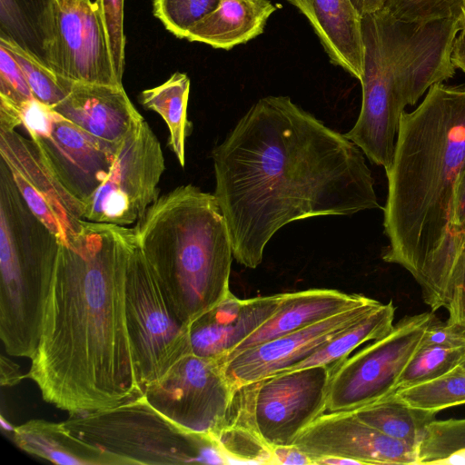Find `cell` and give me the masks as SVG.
Here are the masks:
<instances>
[{
    "label": "cell",
    "instance_id": "37",
    "mask_svg": "<svg viewBox=\"0 0 465 465\" xmlns=\"http://www.w3.org/2000/svg\"><path fill=\"white\" fill-rule=\"evenodd\" d=\"M453 232L457 255L461 240L465 234V170L455 190L453 203Z\"/></svg>",
    "mask_w": 465,
    "mask_h": 465
},
{
    "label": "cell",
    "instance_id": "44",
    "mask_svg": "<svg viewBox=\"0 0 465 465\" xmlns=\"http://www.w3.org/2000/svg\"><path fill=\"white\" fill-rule=\"evenodd\" d=\"M459 365L461 366L465 370V350H464L463 354L460 360Z\"/></svg>",
    "mask_w": 465,
    "mask_h": 465
},
{
    "label": "cell",
    "instance_id": "23",
    "mask_svg": "<svg viewBox=\"0 0 465 465\" xmlns=\"http://www.w3.org/2000/svg\"><path fill=\"white\" fill-rule=\"evenodd\" d=\"M55 0H0V41L47 64L54 26Z\"/></svg>",
    "mask_w": 465,
    "mask_h": 465
},
{
    "label": "cell",
    "instance_id": "25",
    "mask_svg": "<svg viewBox=\"0 0 465 465\" xmlns=\"http://www.w3.org/2000/svg\"><path fill=\"white\" fill-rule=\"evenodd\" d=\"M395 310L392 301L381 303L364 319L337 334L288 371L319 365L331 366L343 361L362 343L375 341L388 334L394 325Z\"/></svg>",
    "mask_w": 465,
    "mask_h": 465
},
{
    "label": "cell",
    "instance_id": "39",
    "mask_svg": "<svg viewBox=\"0 0 465 465\" xmlns=\"http://www.w3.org/2000/svg\"><path fill=\"white\" fill-rule=\"evenodd\" d=\"M451 62L456 68L465 73V6L460 18V31L452 45Z\"/></svg>",
    "mask_w": 465,
    "mask_h": 465
},
{
    "label": "cell",
    "instance_id": "22",
    "mask_svg": "<svg viewBox=\"0 0 465 465\" xmlns=\"http://www.w3.org/2000/svg\"><path fill=\"white\" fill-rule=\"evenodd\" d=\"M278 8L269 0H220L184 38L229 50L262 34L267 20Z\"/></svg>",
    "mask_w": 465,
    "mask_h": 465
},
{
    "label": "cell",
    "instance_id": "26",
    "mask_svg": "<svg viewBox=\"0 0 465 465\" xmlns=\"http://www.w3.org/2000/svg\"><path fill=\"white\" fill-rule=\"evenodd\" d=\"M353 411L365 423L415 449L436 417L435 412L409 406L392 395Z\"/></svg>",
    "mask_w": 465,
    "mask_h": 465
},
{
    "label": "cell",
    "instance_id": "32",
    "mask_svg": "<svg viewBox=\"0 0 465 465\" xmlns=\"http://www.w3.org/2000/svg\"><path fill=\"white\" fill-rule=\"evenodd\" d=\"M220 0H153V14L178 38L212 13Z\"/></svg>",
    "mask_w": 465,
    "mask_h": 465
},
{
    "label": "cell",
    "instance_id": "12",
    "mask_svg": "<svg viewBox=\"0 0 465 465\" xmlns=\"http://www.w3.org/2000/svg\"><path fill=\"white\" fill-rule=\"evenodd\" d=\"M48 67L73 83L123 85L111 58L96 2L55 0Z\"/></svg>",
    "mask_w": 465,
    "mask_h": 465
},
{
    "label": "cell",
    "instance_id": "16",
    "mask_svg": "<svg viewBox=\"0 0 465 465\" xmlns=\"http://www.w3.org/2000/svg\"><path fill=\"white\" fill-rule=\"evenodd\" d=\"M312 464L341 458L357 464H417L415 448L391 438L360 420L353 411L322 414L293 443Z\"/></svg>",
    "mask_w": 465,
    "mask_h": 465
},
{
    "label": "cell",
    "instance_id": "41",
    "mask_svg": "<svg viewBox=\"0 0 465 465\" xmlns=\"http://www.w3.org/2000/svg\"><path fill=\"white\" fill-rule=\"evenodd\" d=\"M361 17L382 9L387 0H351Z\"/></svg>",
    "mask_w": 465,
    "mask_h": 465
},
{
    "label": "cell",
    "instance_id": "19",
    "mask_svg": "<svg viewBox=\"0 0 465 465\" xmlns=\"http://www.w3.org/2000/svg\"><path fill=\"white\" fill-rule=\"evenodd\" d=\"M308 19L330 61L361 81L364 70L362 17L351 0H288Z\"/></svg>",
    "mask_w": 465,
    "mask_h": 465
},
{
    "label": "cell",
    "instance_id": "42",
    "mask_svg": "<svg viewBox=\"0 0 465 465\" xmlns=\"http://www.w3.org/2000/svg\"><path fill=\"white\" fill-rule=\"evenodd\" d=\"M438 464H465V448L450 453L445 459L440 460Z\"/></svg>",
    "mask_w": 465,
    "mask_h": 465
},
{
    "label": "cell",
    "instance_id": "34",
    "mask_svg": "<svg viewBox=\"0 0 465 465\" xmlns=\"http://www.w3.org/2000/svg\"><path fill=\"white\" fill-rule=\"evenodd\" d=\"M115 74L123 83L125 56L124 0H97Z\"/></svg>",
    "mask_w": 465,
    "mask_h": 465
},
{
    "label": "cell",
    "instance_id": "14",
    "mask_svg": "<svg viewBox=\"0 0 465 465\" xmlns=\"http://www.w3.org/2000/svg\"><path fill=\"white\" fill-rule=\"evenodd\" d=\"M381 305V302L369 297L364 302L322 322L244 349L222 362L224 374L236 390L288 371Z\"/></svg>",
    "mask_w": 465,
    "mask_h": 465
},
{
    "label": "cell",
    "instance_id": "28",
    "mask_svg": "<svg viewBox=\"0 0 465 465\" xmlns=\"http://www.w3.org/2000/svg\"><path fill=\"white\" fill-rule=\"evenodd\" d=\"M392 396L409 406L435 413L464 404L465 370L458 364L435 379L398 389Z\"/></svg>",
    "mask_w": 465,
    "mask_h": 465
},
{
    "label": "cell",
    "instance_id": "13",
    "mask_svg": "<svg viewBox=\"0 0 465 465\" xmlns=\"http://www.w3.org/2000/svg\"><path fill=\"white\" fill-rule=\"evenodd\" d=\"M0 155L34 215L59 242L73 240L82 229L84 204L60 183L35 141L15 130L0 131Z\"/></svg>",
    "mask_w": 465,
    "mask_h": 465
},
{
    "label": "cell",
    "instance_id": "20",
    "mask_svg": "<svg viewBox=\"0 0 465 465\" xmlns=\"http://www.w3.org/2000/svg\"><path fill=\"white\" fill-rule=\"evenodd\" d=\"M368 299L359 293L323 288L284 292L271 318L238 344L222 362L244 349L322 322Z\"/></svg>",
    "mask_w": 465,
    "mask_h": 465
},
{
    "label": "cell",
    "instance_id": "38",
    "mask_svg": "<svg viewBox=\"0 0 465 465\" xmlns=\"http://www.w3.org/2000/svg\"><path fill=\"white\" fill-rule=\"evenodd\" d=\"M275 464L304 465L312 464L311 459L296 446H278L273 449Z\"/></svg>",
    "mask_w": 465,
    "mask_h": 465
},
{
    "label": "cell",
    "instance_id": "36",
    "mask_svg": "<svg viewBox=\"0 0 465 465\" xmlns=\"http://www.w3.org/2000/svg\"><path fill=\"white\" fill-rule=\"evenodd\" d=\"M422 345H437L446 348H465V327L458 323L436 319L427 328Z\"/></svg>",
    "mask_w": 465,
    "mask_h": 465
},
{
    "label": "cell",
    "instance_id": "30",
    "mask_svg": "<svg viewBox=\"0 0 465 465\" xmlns=\"http://www.w3.org/2000/svg\"><path fill=\"white\" fill-rule=\"evenodd\" d=\"M464 350L465 348L421 344L401 373L397 390L430 381L446 373L459 364Z\"/></svg>",
    "mask_w": 465,
    "mask_h": 465
},
{
    "label": "cell",
    "instance_id": "7",
    "mask_svg": "<svg viewBox=\"0 0 465 465\" xmlns=\"http://www.w3.org/2000/svg\"><path fill=\"white\" fill-rule=\"evenodd\" d=\"M126 321L139 384L143 390L192 351L189 325L172 309L136 242L126 268Z\"/></svg>",
    "mask_w": 465,
    "mask_h": 465
},
{
    "label": "cell",
    "instance_id": "8",
    "mask_svg": "<svg viewBox=\"0 0 465 465\" xmlns=\"http://www.w3.org/2000/svg\"><path fill=\"white\" fill-rule=\"evenodd\" d=\"M436 319L432 311L404 316L388 334L331 365L326 411H356L391 397Z\"/></svg>",
    "mask_w": 465,
    "mask_h": 465
},
{
    "label": "cell",
    "instance_id": "43",
    "mask_svg": "<svg viewBox=\"0 0 465 465\" xmlns=\"http://www.w3.org/2000/svg\"><path fill=\"white\" fill-rule=\"evenodd\" d=\"M454 322L460 324L462 327H465V304L463 305Z\"/></svg>",
    "mask_w": 465,
    "mask_h": 465
},
{
    "label": "cell",
    "instance_id": "24",
    "mask_svg": "<svg viewBox=\"0 0 465 465\" xmlns=\"http://www.w3.org/2000/svg\"><path fill=\"white\" fill-rule=\"evenodd\" d=\"M190 79L174 73L162 84L143 90L139 100L143 108L160 114L169 130L168 144L180 165L185 163V140L192 128L187 118Z\"/></svg>",
    "mask_w": 465,
    "mask_h": 465
},
{
    "label": "cell",
    "instance_id": "29",
    "mask_svg": "<svg viewBox=\"0 0 465 465\" xmlns=\"http://www.w3.org/2000/svg\"><path fill=\"white\" fill-rule=\"evenodd\" d=\"M0 45L8 49L18 63L36 101L53 108L66 96L72 82L59 77L16 45L3 41Z\"/></svg>",
    "mask_w": 465,
    "mask_h": 465
},
{
    "label": "cell",
    "instance_id": "35",
    "mask_svg": "<svg viewBox=\"0 0 465 465\" xmlns=\"http://www.w3.org/2000/svg\"><path fill=\"white\" fill-rule=\"evenodd\" d=\"M0 97L17 105L35 99L18 63L2 45H0Z\"/></svg>",
    "mask_w": 465,
    "mask_h": 465
},
{
    "label": "cell",
    "instance_id": "27",
    "mask_svg": "<svg viewBox=\"0 0 465 465\" xmlns=\"http://www.w3.org/2000/svg\"><path fill=\"white\" fill-rule=\"evenodd\" d=\"M214 439L228 464H275L273 450L260 437L233 397L225 421Z\"/></svg>",
    "mask_w": 465,
    "mask_h": 465
},
{
    "label": "cell",
    "instance_id": "17",
    "mask_svg": "<svg viewBox=\"0 0 465 465\" xmlns=\"http://www.w3.org/2000/svg\"><path fill=\"white\" fill-rule=\"evenodd\" d=\"M283 293L239 299L232 292L189 324L192 351L221 361L275 312Z\"/></svg>",
    "mask_w": 465,
    "mask_h": 465
},
{
    "label": "cell",
    "instance_id": "15",
    "mask_svg": "<svg viewBox=\"0 0 465 465\" xmlns=\"http://www.w3.org/2000/svg\"><path fill=\"white\" fill-rule=\"evenodd\" d=\"M29 138L60 183L84 203L107 177L120 145L94 137L53 109L47 123Z\"/></svg>",
    "mask_w": 465,
    "mask_h": 465
},
{
    "label": "cell",
    "instance_id": "31",
    "mask_svg": "<svg viewBox=\"0 0 465 465\" xmlns=\"http://www.w3.org/2000/svg\"><path fill=\"white\" fill-rule=\"evenodd\" d=\"M465 448V419L432 420L417 446V464H438L450 453Z\"/></svg>",
    "mask_w": 465,
    "mask_h": 465
},
{
    "label": "cell",
    "instance_id": "1",
    "mask_svg": "<svg viewBox=\"0 0 465 465\" xmlns=\"http://www.w3.org/2000/svg\"><path fill=\"white\" fill-rule=\"evenodd\" d=\"M212 157L233 258L251 269L292 222L383 209L363 152L288 96L258 100Z\"/></svg>",
    "mask_w": 465,
    "mask_h": 465
},
{
    "label": "cell",
    "instance_id": "9",
    "mask_svg": "<svg viewBox=\"0 0 465 465\" xmlns=\"http://www.w3.org/2000/svg\"><path fill=\"white\" fill-rule=\"evenodd\" d=\"M331 365L282 371L235 390L254 429L272 449L293 445L326 411Z\"/></svg>",
    "mask_w": 465,
    "mask_h": 465
},
{
    "label": "cell",
    "instance_id": "2",
    "mask_svg": "<svg viewBox=\"0 0 465 465\" xmlns=\"http://www.w3.org/2000/svg\"><path fill=\"white\" fill-rule=\"evenodd\" d=\"M134 228L83 222L59 242L40 338L27 376L70 415L143 393L126 321L125 280Z\"/></svg>",
    "mask_w": 465,
    "mask_h": 465
},
{
    "label": "cell",
    "instance_id": "3",
    "mask_svg": "<svg viewBox=\"0 0 465 465\" xmlns=\"http://www.w3.org/2000/svg\"><path fill=\"white\" fill-rule=\"evenodd\" d=\"M464 170L465 85L438 83L401 117L382 209L389 245L381 257L410 272L432 312L456 255L453 203Z\"/></svg>",
    "mask_w": 465,
    "mask_h": 465
},
{
    "label": "cell",
    "instance_id": "4",
    "mask_svg": "<svg viewBox=\"0 0 465 465\" xmlns=\"http://www.w3.org/2000/svg\"><path fill=\"white\" fill-rule=\"evenodd\" d=\"M134 228L181 322L189 325L231 293L232 247L214 194L178 186L159 196Z\"/></svg>",
    "mask_w": 465,
    "mask_h": 465
},
{
    "label": "cell",
    "instance_id": "33",
    "mask_svg": "<svg viewBox=\"0 0 465 465\" xmlns=\"http://www.w3.org/2000/svg\"><path fill=\"white\" fill-rule=\"evenodd\" d=\"M465 0H387L384 8L396 18L410 22L458 19Z\"/></svg>",
    "mask_w": 465,
    "mask_h": 465
},
{
    "label": "cell",
    "instance_id": "6",
    "mask_svg": "<svg viewBox=\"0 0 465 465\" xmlns=\"http://www.w3.org/2000/svg\"><path fill=\"white\" fill-rule=\"evenodd\" d=\"M64 422L123 465L228 464L214 438L178 426L143 393L112 408L71 415Z\"/></svg>",
    "mask_w": 465,
    "mask_h": 465
},
{
    "label": "cell",
    "instance_id": "21",
    "mask_svg": "<svg viewBox=\"0 0 465 465\" xmlns=\"http://www.w3.org/2000/svg\"><path fill=\"white\" fill-rule=\"evenodd\" d=\"M14 443L25 452L60 465H123L98 446L73 434L64 422L31 420L12 430Z\"/></svg>",
    "mask_w": 465,
    "mask_h": 465
},
{
    "label": "cell",
    "instance_id": "18",
    "mask_svg": "<svg viewBox=\"0 0 465 465\" xmlns=\"http://www.w3.org/2000/svg\"><path fill=\"white\" fill-rule=\"evenodd\" d=\"M94 137L119 145L143 117L124 85L71 83L66 96L52 108Z\"/></svg>",
    "mask_w": 465,
    "mask_h": 465
},
{
    "label": "cell",
    "instance_id": "11",
    "mask_svg": "<svg viewBox=\"0 0 465 465\" xmlns=\"http://www.w3.org/2000/svg\"><path fill=\"white\" fill-rule=\"evenodd\" d=\"M147 401L183 429L215 437L235 390L221 361L189 351L143 390Z\"/></svg>",
    "mask_w": 465,
    "mask_h": 465
},
{
    "label": "cell",
    "instance_id": "5",
    "mask_svg": "<svg viewBox=\"0 0 465 465\" xmlns=\"http://www.w3.org/2000/svg\"><path fill=\"white\" fill-rule=\"evenodd\" d=\"M59 242L34 215L0 163V337L5 351L32 359Z\"/></svg>",
    "mask_w": 465,
    "mask_h": 465
},
{
    "label": "cell",
    "instance_id": "40",
    "mask_svg": "<svg viewBox=\"0 0 465 465\" xmlns=\"http://www.w3.org/2000/svg\"><path fill=\"white\" fill-rule=\"evenodd\" d=\"M0 370V383L2 386H14L25 377L19 367L4 355H1Z\"/></svg>",
    "mask_w": 465,
    "mask_h": 465
},
{
    "label": "cell",
    "instance_id": "10",
    "mask_svg": "<svg viewBox=\"0 0 465 465\" xmlns=\"http://www.w3.org/2000/svg\"><path fill=\"white\" fill-rule=\"evenodd\" d=\"M164 170L160 142L142 119L120 143L105 180L84 202V220L119 226L137 223L159 197Z\"/></svg>",
    "mask_w": 465,
    "mask_h": 465
}]
</instances>
